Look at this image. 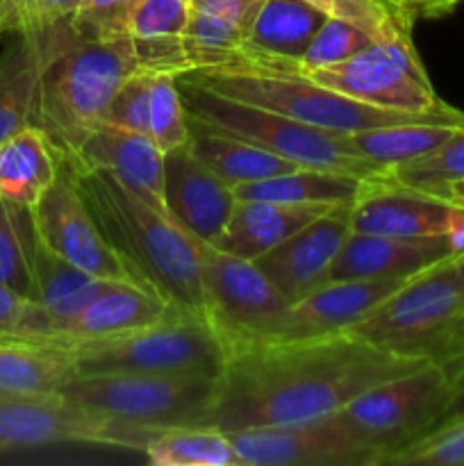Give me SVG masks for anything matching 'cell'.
<instances>
[{"instance_id": "cell-26", "label": "cell", "mask_w": 464, "mask_h": 466, "mask_svg": "<svg viewBox=\"0 0 464 466\" xmlns=\"http://www.w3.org/2000/svg\"><path fill=\"white\" fill-rule=\"evenodd\" d=\"M57 176V153L36 126L23 127L0 146V198L32 209Z\"/></svg>"}, {"instance_id": "cell-12", "label": "cell", "mask_w": 464, "mask_h": 466, "mask_svg": "<svg viewBox=\"0 0 464 466\" xmlns=\"http://www.w3.org/2000/svg\"><path fill=\"white\" fill-rule=\"evenodd\" d=\"M155 431H136L64 396H0V455L57 444H98L144 451Z\"/></svg>"}, {"instance_id": "cell-19", "label": "cell", "mask_w": 464, "mask_h": 466, "mask_svg": "<svg viewBox=\"0 0 464 466\" xmlns=\"http://www.w3.org/2000/svg\"><path fill=\"white\" fill-rule=\"evenodd\" d=\"M453 255L458 253L446 237L405 239L350 230L332 264L330 280L409 278Z\"/></svg>"}, {"instance_id": "cell-2", "label": "cell", "mask_w": 464, "mask_h": 466, "mask_svg": "<svg viewBox=\"0 0 464 466\" xmlns=\"http://www.w3.org/2000/svg\"><path fill=\"white\" fill-rule=\"evenodd\" d=\"M62 167L71 173L91 217L123 259L135 285L182 314L209 323L198 239L166 209L150 205L112 173Z\"/></svg>"}, {"instance_id": "cell-32", "label": "cell", "mask_w": 464, "mask_h": 466, "mask_svg": "<svg viewBox=\"0 0 464 466\" xmlns=\"http://www.w3.org/2000/svg\"><path fill=\"white\" fill-rule=\"evenodd\" d=\"M330 18L350 23L373 41H412L417 18L400 0H308Z\"/></svg>"}, {"instance_id": "cell-5", "label": "cell", "mask_w": 464, "mask_h": 466, "mask_svg": "<svg viewBox=\"0 0 464 466\" xmlns=\"http://www.w3.org/2000/svg\"><path fill=\"white\" fill-rule=\"evenodd\" d=\"M344 332L394 353L453 362L464 353V276L455 255L419 271Z\"/></svg>"}, {"instance_id": "cell-47", "label": "cell", "mask_w": 464, "mask_h": 466, "mask_svg": "<svg viewBox=\"0 0 464 466\" xmlns=\"http://www.w3.org/2000/svg\"><path fill=\"white\" fill-rule=\"evenodd\" d=\"M0 341H16V339H7V337H5V335H0Z\"/></svg>"}, {"instance_id": "cell-17", "label": "cell", "mask_w": 464, "mask_h": 466, "mask_svg": "<svg viewBox=\"0 0 464 466\" xmlns=\"http://www.w3.org/2000/svg\"><path fill=\"white\" fill-rule=\"evenodd\" d=\"M409 278L328 280L312 294L291 303L273 339H308V337L344 332L346 328L373 312L378 305L385 303Z\"/></svg>"}, {"instance_id": "cell-16", "label": "cell", "mask_w": 464, "mask_h": 466, "mask_svg": "<svg viewBox=\"0 0 464 466\" xmlns=\"http://www.w3.org/2000/svg\"><path fill=\"white\" fill-rule=\"evenodd\" d=\"M235 203L232 187L214 176L189 146L164 153V208L196 239L214 244Z\"/></svg>"}, {"instance_id": "cell-37", "label": "cell", "mask_w": 464, "mask_h": 466, "mask_svg": "<svg viewBox=\"0 0 464 466\" xmlns=\"http://www.w3.org/2000/svg\"><path fill=\"white\" fill-rule=\"evenodd\" d=\"M371 44L373 36H368L364 30L346 21H339V18L328 16L326 23L318 27L309 48L300 57L298 68L300 71H312V68L335 66V64L355 57Z\"/></svg>"}, {"instance_id": "cell-29", "label": "cell", "mask_w": 464, "mask_h": 466, "mask_svg": "<svg viewBox=\"0 0 464 466\" xmlns=\"http://www.w3.org/2000/svg\"><path fill=\"white\" fill-rule=\"evenodd\" d=\"M44 50L30 36L12 35L0 55V146L32 126Z\"/></svg>"}, {"instance_id": "cell-23", "label": "cell", "mask_w": 464, "mask_h": 466, "mask_svg": "<svg viewBox=\"0 0 464 466\" xmlns=\"http://www.w3.org/2000/svg\"><path fill=\"white\" fill-rule=\"evenodd\" d=\"M76 376V364L66 346L0 341V396H59Z\"/></svg>"}, {"instance_id": "cell-44", "label": "cell", "mask_w": 464, "mask_h": 466, "mask_svg": "<svg viewBox=\"0 0 464 466\" xmlns=\"http://www.w3.org/2000/svg\"><path fill=\"white\" fill-rule=\"evenodd\" d=\"M446 200H450V203H455V205H462L464 208V180L450 185L449 194H446Z\"/></svg>"}, {"instance_id": "cell-8", "label": "cell", "mask_w": 464, "mask_h": 466, "mask_svg": "<svg viewBox=\"0 0 464 466\" xmlns=\"http://www.w3.org/2000/svg\"><path fill=\"white\" fill-rule=\"evenodd\" d=\"M450 399V373L428 362L371 387L332 414L341 431L382 466L396 451L439 426Z\"/></svg>"}, {"instance_id": "cell-45", "label": "cell", "mask_w": 464, "mask_h": 466, "mask_svg": "<svg viewBox=\"0 0 464 466\" xmlns=\"http://www.w3.org/2000/svg\"><path fill=\"white\" fill-rule=\"evenodd\" d=\"M455 264H458L459 273H462V276H464V250L459 255H455Z\"/></svg>"}, {"instance_id": "cell-13", "label": "cell", "mask_w": 464, "mask_h": 466, "mask_svg": "<svg viewBox=\"0 0 464 466\" xmlns=\"http://www.w3.org/2000/svg\"><path fill=\"white\" fill-rule=\"evenodd\" d=\"M32 221L41 241L73 267L103 280L135 285L130 271L105 239L71 173L62 164H59L57 180L32 208Z\"/></svg>"}, {"instance_id": "cell-34", "label": "cell", "mask_w": 464, "mask_h": 466, "mask_svg": "<svg viewBox=\"0 0 464 466\" xmlns=\"http://www.w3.org/2000/svg\"><path fill=\"white\" fill-rule=\"evenodd\" d=\"M148 135L162 153L189 141V114L173 73H153L150 77Z\"/></svg>"}, {"instance_id": "cell-36", "label": "cell", "mask_w": 464, "mask_h": 466, "mask_svg": "<svg viewBox=\"0 0 464 466\" xmlns=\"http://www.w3.org/2000/svg\"><path fill=\"white\" fill-rule=\"evenodd\" d=\"M382 466H464V419L441 423L391 453Z\"/></svg>"}, {"instance_id": "cell-15", "label": "cell", "mask_w": 464, "mask_h": 466, "mask_svg": "<svg viewBox=\"0 0 464 466\" xmlns=\"http://www.w3.org/2000/svg\"><path fill=\"white\" fill-rule=\"evenodd\" d=\"M350 208L353 205H332L289 239L255 259L289 303H296L330 280L335 258L353 230Z\"/></svg>"}, {"instance_id": "cell-27", "label": "cell", "mask_w": 464, "mask_h": 466, "mask_svg": "<svg viewBox=\"0 0 464 466\" xmlns=\"http://www.w3.org/2000/svg\"><path fill=\"white\" fill-rule=\"evenodd\" d=\"M376 182L323 168L300 167L267 180L232 187L239 200H277L305 205H353Z\"/></svg>"}, {"instance_id": "cell-40", "label": "cell", "mask_w": 464, "mask_h": 466, "mask_svg": "<svg viewBox=\"0 0 464 466\" xmlns=\"http://www.w3.org/2000/svg\"><path fill=\"white\" fill-rule=\"evenodd\" d=\"M191 0H141L130 21V39H176L185 36Z\"/></svg>"}, {"instance_id": "cell-1", "label": "cell", "mask_w": 464, "mask_h": 466, "mask_svg": "<svg viewBox=\"0 0 464 466\" xmlns=\"http://www.w3.org/2000/svg\"><path fill=\"white\" fill-rule=\"evenodd\" d=\"M428 364L348 332L271 339L226 350L203 426L223 432L332 417L371 387Z\"/></svg>"}, {"instance_id": "cell-38", "label": "cell", "mask_w": 464, "mask_h": 466, "mask_svg": "<svg viewBox=\"0 0 464 466\" xmlns=\"http://www.w3.org/2000/svg\"><path fill=\"white\" fill-rule=\"evenodd\" d=\"M141 0H80L71 27L89 41H116L130 36V21Z\"/></svg>"}, {"instance_id": "cell-22", "label": "cell", "mask_w": 464, "mask_h": 466, "mask_svg": "<svg viewBox=\"0 0 464 466\" xmlns=\"http://www.w3.org/2000/svg\"><path fill=\"white\" fill-rule=\"evenodd\" d=\"M326 18L328 14L308 0H262L239 50L298 64Z\"/></svg>"}, {"instance_id": "cell-10", "label": "cell", "mask_w": 464, "mask_h": 466, "mask_svg": "<svg viewBox=\"0 0 464 466\" xmlns=\"http://www.w3.org/2000/svg\"><path fill=\"white\" fill-rule=\"evenodd\" d=\"M198 253L209 326L217 330L223 349L273 339L289 312V299L253 259L205 241H198Z\"/></svg>"}, {"instance_id": "cell-43", "label": "cell", "mask_w": 464, "mask_h": 466, "mask_svg": "<svg viewBox=\"0 0 464 466\" xmlns=\"http://www.w3.org/2000/svg\"><path fill=\"white\" fill-rule=\"evenodd\" d=\"M414 18H439L453 12L462 0H400Z\"/></svg>"}, {"instance_id": "cell-3", "label": "cell", "mask_w": 464, "mask_h": 466, "mask_svg": "<svg viewBox=\"0 0 464 466\" xmlns=\"http://www.w3.org/2000/svg\"><path fill=\"white\" fill-rule=\"evenodd\" d=\"M36 44L44 50V68L32 126L44 132L59 162H66L89 132L107 121L118 86L139 71L135 44L130 36L116 41L82 39L71 25Z\"/></svg>"}, {"instance_id": "cell-21", "label": "cell", "mask_w": 464, "mask_h": 466, "mask_svg": "<svg viewBox=\"0 0 464 466\" xmlns=\"http://www.w3.org/2000/svg\"><path fill=\"white\" fill-rule=\"evenodd\" d=\"M176 314L182 312L159 296L150 294L132 282H114L109 289L96 296L77 317H73L62 328L55 344H71V341L114 335V332L148 326V323L162 321V319L176 317Z\"/></svg>"}, {"instance_id": "cell-28", "label": "cell", "mask_w": 464, "mask_h": 466, "mask_svg": "<svg viewBox=\"0 0 464 466\" xmlns=\"http://www.w3.org/2000/svg\"><path fill=\"white\" fill-rule=\"evenodd\" d=\"M459 130H464V112L355 132L348 135V144L362 157L394 168L432 153Z\"/></svg>"}, {"instance_id": "cell-24", "label": "cell", "mask_w": 464, "mask_h": 466, "mask_svg": "<svg viewBox=\"0 0 464 466\" xmlns=\"http://www.w3.org/2000/svg\"><path fill=\"white\" fill-rule=\"evenodd\" d=\"M187 146L214 176L221 177L230 187L267 180V177H276L300 168V164L277 157V155L268 153V150L259 148L250 141L239 139V137L212 130V127L203 126L194 118H189Z\"/></svg>"}, {"instance_id": "cell-20", "label": "cell", "mask_w": 464, "mask_h": 466, "mask_svg": "<svg viewBox=\"0 0 464 466\" xmlns=\"http://www.w3.org/2000/svg\"><path fill=\"white\" fill-rule=\"evenodd\" d=\"M332 205L239 200L214 246L244 259H257L321 217Z\"/></svg>"}, {"instance_id": "cell-6", "label": "cell", "mask_w": 464, "mask_h": 466, "mask_svg": "<svg viewBox=\"0 0 464 466\" xmlns=\"http://www.w3.org/2000/svg\"><path fill=\"white\" fill-rule=\"evenodd\" d=\"M177 86L189 118L212 130L239 137L300 167L346 173L371 182H389L391 168L355 153L348 144V135L321 130L282 114L226 98L182 76H177Z\"/></svg>"}, {"instance_id": "cell-42", "label": "cell", "mask_w": 464, "mask_h": 466, "mask_svg": "<svg viewBox=\"0 0 464 466\" xmlns=\"http://www.w3.org/2000/svg\"><path fill=\"white\" fill-rule=\"evenodd\" d=\"M450 373V399L449 405L444 410V417H441V423L459 421L464 419V353L459 358H455L453 362L444 364Z\"/></svg>"}, {"instance_id": "cell-33", "label": "cell", "mask_w": 464, "mask_h": 466, "mask_svg": "<svg viewBox=\"0 0 464 466\" xmlns=\"http://www.w3.org/2000/svg\"><path fill=\"white\" fill-rule=\"evenodd\" d=\"M459 180H464V130L455 132L432 153L389 171L391 185L408 187L439 198H446L450 185Z\"/></svg>"}, {"instance_id": "cell-7", "label": "cell", "mask_w": 464, "mask_h": 466, "mask_svg": "<svg viewBox=\"0 0 464 466\" xmlns=\"http://www.w3.org/2000/svg\"><path fill=\"white\" fill-rule=\"evenodd\" d=\"M62 346H66L82 376L153 373L217 378L226 362V349L217 330L205 319L189 314Z\"/></svg>"}, {"instance_id": "cell-41", "label": "cell", "mask_w": 464, "mask_h": 466, "mask_svg": "<svg viewBox=\"0 0 464 466\" xmlns=\"http://www.w3.org/2000/svg\"><path fill=\"white\" fill-rule=\"evenodd\" d=\"M150 77H153V73L136 71L118 86L107 109L109 123L148 135Z\"/></svg>"}, {"instance_id": "cell-11", "label": "cell", "mask_w": 464, "mask_h": 466, "mask_svg": "<svg viewBox=\"0 0 464 466\" xmlns=\"http://www.w3.org/2000/svg\"><path fill=\"white\" fill-rule=\"evenodd\" d=\"M303 73L328 89L373 107L412 114L453 109L437 96L414 41H373L346 62Z\"/></svg>"}, {"instance_id": "cell-31", "label": "cell", "mask_w": 464, "mask_h": 466, "mask_svg": "<svg viewBox=\"0 0 464 466\" xmlns=\"http://www.w3.org/2000/svg\"><path fill=\"white\" fill-rule=\"evenodd\" d=\"M32 209L0 198V282L25 299L36 300L32 273Z\"/></svg>"}, {"instance_id": "cell-14", "label": "cell", "mask_w": 464, "mask_h": 466, "mask_svg": "<svg viewBox=\"0 0 464 466\" xmlns=\"http://www.w3.org/2000/svg\"><path fill=\"white\" fill-rule=\"evenodd\" d=\"M239 466H373L371 453L355 444L332 417L291 426L227 432Z\"/></svg>"}, {"instance_id": "cell-30", "label": "cell", "mask_w": 464, "mask_h": 466, "mask_svg": "<svg viewBox=\"0 0 464 466\" xmlns=\"http://www.w3.org/2000/svg\"><path fill=\"white\" fill-rule=\"evenodd\" d=\"M144 455L155 466H239L227 432L212 426L155 431L146 441Z\"/></svg>"}, {"instance_id": "cell-18", "label": "cell", "mask_w": 464, "mask_h": 466, "mask_svg": "<svg viewBox=\"0 0 464 466\" xmlns=\"http://www.w3.org/2000/svg\"><path fill=\"white\" fill-rule=\"evenodd\" d=\"M71 168L112 173L135 194L159 209L164 208V153L146 132L127 130L105 121L89 132L77 153L66 159Z\"/></svg>"}, {"instance_id": "cell-35", "label": "cell", "mask_w": 464, "mask_h": 466, "mask_svg": "<svg viewBox=\"0 0 464 466\" xmlns=\"http://www.w3.org/2000/svg\"><path fill=\"white\" fill-rule=\"evenodd\" d=\"M80 0H0L3 30L44 41L53 32L71 25Z\"/></svg>"}, {"instance_id": "cell-4", "label": "cell", "mask_w": 464, "mask_h": 466, "mask_svg": "<svg viewBox=\"0 0 464 466\" xmlns=\"http://www.w3.org/2000/svg\"><path fill=\"white\" fill-rule=\"evenodd\" d=\"M182 77L226 98L255 105L337 135H355L373 127L453 116L459 112L455 107L441 114H412L373 107L309 80L298 64L255 57L244 50H237L232 57L214 66H200L182 73Z\"/></svg>"}, {"instance_id": "cell-9", "label": "cell", "mask_w": 464, "mask_h": 466, "mask_svg": "<svg viewBox=\"0 0 464 466\" xmlns=\"http://www.w3.org/2000/svg\"><path fill=\"white\" fill-rule=\"evenodd\" d=\"M217 378L153 376V373H77L62 394L71 403L136 428L162 431L203 426L217 396Z\"/></svg>"}, {"instance_id": "cell-25", "label": "cell", "mask_w": 464, "mask_h": 466, "mask_svg": "<svg viewBox=\"0 0 464 466\" xmlns=\"http://www.w3.org/2000/svg\"><path fill=\"white\" fill-rule=\"evenodd\" d=\"M32 273H35L36 285V303L48 309L50 319L55 323V339L57 341L62 328L73 317L82 312L96 296L114 285L112 280H103L82 268L73 267L64 258H59L55 250L41 241L36 235L32 239Z\"/></svg>"}, {"instance_id": "cell-46", "label": "cell", "mask_w": 464, "mask_h": 466, "mask_svg": "<svg viewBox=\"0 0 464 466\" xmlns=\"http://www.w3.org/2000/svg\"><path fill=\"white\" fill-rule=\"evenodd\" d=\"M0 35H5V30H3V12H0Z\"/></svg>"}, {"instance_id": "cell-39", "label": "cell", "mask_w": 464, "mask_h": 466, "mask_svg": "<svg viewBox=\"0 0 464 466\" xmlns=\"http://www.w3.org/2000/svg\"><path fill=\"white\" fill-rule=\"evenodd\" d=\"M0 335L16 341L55 339V323L48 309L0 282Z\"/></svg>"}]
</instances>
